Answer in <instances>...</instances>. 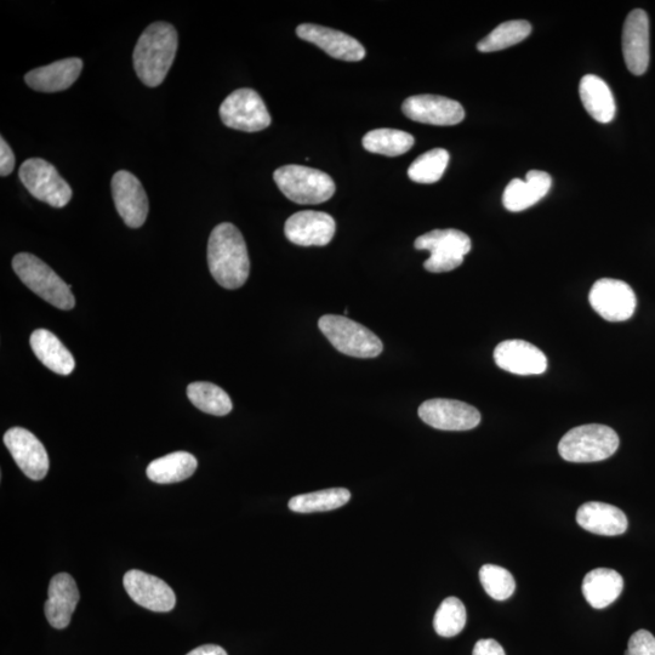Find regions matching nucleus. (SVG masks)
<instances>
[{"label":"nucleus","mask_w":655,"mask_h":655,"mask_svg":"<svg viewBox=\"0 0 655 655\" xmlns=\"http://www.w3.org/2000/svg\"><path fill=\"white\" fill-rule=\"evenodd\" d=\"M318 327L330 344L346 356L375 358L384 350L383 341L372 330L345 316H323Z\"/></svg>","instance_id":"nucleus-6"},{"label":"nucleus","mask_w":655,"mask_h":655,"mask_svg":"<svg viewBox=\"0 0 655 655\" xmlns=\"http://www.w3.org/2000/svg\"><path fill=\"white\" fill-rule=\"evenodd\" d=\"M480 580L484 591L494 600L505 601L514 595L516 583L508 569L484 565L480 571Z\"/></svg>","instance_id":"nucleus-34"},{"label":"nucleus","mask_w":655,"mask_h":655,"mask_svg":"<svg viewBox=\"0 0 655 655\" xmlns=\"http://www.w3.org/2000/svg\"><path fill=\"white\" fill-rule=\"evenodd\" d=\"M402 111L414 122L441 125H457L464 121L465 110L458 101L438 95L410 96L403 102Z\"/></svg>","instance_id":"nucleus-15"},{"label":"nucleus","mask_w":655,"mask_h":655,"mask_svg":"<svg viewBox=\"0 0 655 655\" xmlns=\"http://www.w3.org/2000/svg\"><path fill=\"white\" fill-rule=\"evenodd\" d=\"M419 417L425 424L443 431H467L481 423V414L470 404L436 398L419 407Z\"/></svg>","instance_id":"nucleus-11"},{"label":"nucleus","mask_w":655,"mask_h":655,"mask_svg":"<svg viewBox=\"0 0 655 655\" xmlns=\"http://www.w3.org/2000/svg\"><path fill=\"white\" fill-rule=\"evenodd\" d=\"M187 655H229V654H227L225 649L220 646L205 645L193 649V651H191Z\"/></svg>","instance_id":"nucleus-38"},{"label":"nucleus","mask_w":655,"mask_h":655,"mask_svg":"<svg viewBox=\"0 0 655 655\" xmlns=\"http://www.w3.org/2000/svg\"><path fill=\"white\" fill-rule=\"evenodd\" d=\"M123 584L131 600L148 611L167 613L176 605L173 589L155 575L133 569L125 573Z\"/></svg>","instance_id":"nucleus-14"},{"label":"nucleus","mask_w":655,"mask_h":655,"mask_svg":"<svg viewBox=\"0 0 655 655\" xmlns=\"http://www.w3.org/2000/svg\"><path fill=\"white\" fill-rule=\"evenodd\" d=\"M13 269L25 286L56 309L68 311L76 305L71 287L37 256L17 254L13 259Z\"/></svg>","instance_id":"nucleus-4"},{"label":"nucleus","mask_w":655,"mask_h":655,"mask_svg":"<svg viewBox=\"0 0 655 655\" xmlns=\"http://www.w3.org/2000/svg\"><path fill=\"white\" fill-rule=\"evenodd\" d=\"M83 70V61L78 58L60 60L48 66L28 72L25 82L33 90L42 93H58L71 88Z\"/></svg>","instance_id":"nucleus-21"},{"label":"nucleus","mask_w":655,"mask_h":655,"mask_svg":"<svg viewBox=\"0 0 655 655\" xmlns=\"http://www.w3.org/2000/svg\"><path fill=\"white\" fill-rule=\"evenodd\" d=\"M222 123L231 129L256 133L269 128L271 116L261 96L253 89H238L220 106Z\"/></svg>","instance_id":"nucleus-9"},{"label":"nucleus","mask_w":655,"mask_h":655,"mask_svg":"<svg viewBox=\"0 0 655 655\" xmlns=\"http://www.w3.org/2000/svg\"><path fill=\"white\" fill-rule=\"evenodd\" d=\"M187 397L193 406L202 412L225 417L233 408L232 401L227 392L212 383H192L187 387Z\"/></svg>","instance_id":"nucleus-30"},{"label":"nucleus","mask_w":655,"mask_h":655,"mask_svg":"<svg viewBox=\"0 0 655 655\" xmlns=\"http://www.w3.org/2000/svg\"><path fill=\"white\" fill-rule=\"evenodd\" d=\"M590 304L609 322H624L634 315L637 305L634 290L619 279L602 278L591 288Z\"/></svg>","instance_id":"nucleus-10"},{"label":"nucleus","mask_w":655,"mask_h":655,"mask_svg":"<svg viewBox=\"0 0 655 655\" xmlns=\"http://www.w3.org/2000/svg\"><path fill=\"white\" fill-rule=\"evenodd\" d=\"M363 147L370 153L387 157L402 156L415 144L413 135L396 129H375L363 138Z\"/></svg>","instance_id":"nucleus-29"},{"label":"nucleus","mask_w":655,"mask_h":655,"mask_svg":"<svg viewBox=\"0 0 655 655\" xmlns=\"http://www.w3.org/2000/svg\"><path fill=\"white\" fill-rule=\"evenodd\" d=\"M5 447L24 474L33 481H41L49 471V457L43 443L32 432L13 427L4 435Z\"/></svg>","instance_id":"nucleus-12"},{"label":"nucleus","mask_w":655,"mask_h":655,"mask_svg":"<svg viewBox=\"0 0 655 655\" xmlns=\"http://www.w3.org/2000/svg\"><path fill=\"white\" fill-rule=\"evenodd\" d=\"M178 32L167 22H155L141 34L134 50V68L142 83L155 88L164 82L178 51Z\"/></svg>","instance_id":"nucleus-2"},{"label":"nucleus","mask_w":655,"mask_h":655,"mask_svg":"<svg viewBox=\"0 0 655 655\" xmlns=\"http://www.w3.org/2000/svg\"><path fill=\"white\" fill-rule=\"evenodd\" d=\"M31 347L34 355L51 372L59 375H70L76 362L67 347L61 343L58 336L47 329H38L31 335Z\"/></svg>","instance_id":"nucleus-24"},{"label":"nucleus","mask_w":655,"mask_h":655,"mask_svg":"<svg viewBox=\"0 0 655 655\" xmlns=\"http://www.w3.org/2000/svg\"><path fill=\"white\" fill-rule=\"evenodd\" d=\"M625 655H630L628 651L625 652Z\"/></svg>","instance_id":"nucleus-39"},{"label":"nucleus","mask_w":655,"mask_h":655,"mask_svg":"<svg viewBox=\"0 0 655 655\" xmlns=\"http://www.w3.org/2000/svg\"><path fill=\"white\" fill-rule=\"evenodd\" d=\"M335 231L333 216L313 210L290 216L284 226V233L289 241L300 247L327 246L332 242Z\"/></svg>","instance_id":"nucleus-16"},{"label":"nucleus","mask_w":655,"mask_h":655,"mask_svg":"<svg viewBox=\"0 0 655 655\" xmlns=\"http://www.w3.org/2000/svg\"><path fill=\"white\" fill-rule=\"evenodd\" d=\"M273 179L290 201L298 204H321L334 196L335 182L322 170L304 165H286L276 170Z\"/></svg>","instance_id":"nucleus-5"},{"label":"nucleus","mask_w":655,"mask_h":655,"mask_svg":"<svg viewBox=\"0 0 655 655\" xmlns=\"http://www.w3.org/2000/svg\"><path fill=\"white\" fill-rule=\"evenodd\" d=\"M19 178L34 198L53 208H64L73 192L53 164L42 158H30L22 163Z\"/></svg>","instance_id":"nucleus-8"},{"label":"nucleus","mask_w":655,"mask_h":655,"mask_svg":"<svg viewBox=\"0 0 655 655\" xmlns=\"http://www.w3.org/2000/svg\"><path fill=\"white\" fill-rule=\"evenodd\" d=\"M466 608L457 597H448L441 603L435 614L434 626L438 635L454 637L464 630Z\"/></svg>","instance_id":"nucleus-33"},{"label":"nucleus","mask_w":655,"mask_h":655,"mask_svg":"<svg viewBox=\"0 0 655 655\" xmlns=\"http://www.w3.org/2000/svg\"><path fill=\"white\" fill-rule=\"evenodd\" d=\"M551 186L552 179L548 173L531 170L526 176V181L511 180L504 192V207L509 212H523L548 195Z\"/></svg>","instance_id":"nucleus-23"},{"label":"nucleus","mask_w":655,"mask_h":655,"mask_svg":"<svg viewBox=\"0 0 655 655\" xmlns=\"http://www.w3.org/2000/svg\"><path fill=\"white\" fill-rule=\"evenodd\" d=\"M628 652L630 655H655V637L647 630L636 631L630 637Z\"/></svg>","instance_id":"nucleus-35"},{"label":"nucleus","mask_w":655,"mask_h":655,"mask_svg":"<svg viewBox=\"0 0 655 655\" xmlns=\"http://www.w3.org/2000/svg\"><path fill=\"white\" fill-rule=\"evenodd\" d=\"M198 461L187 452H175L153 460L147 467V477L159 484H172L187 480L195 474Z\"/></svg>","instance_id":"nucleus-27"},{"label":"nucleus","mask_w":655,"mask_h":655,"mask_svg":"<svg viewBox=\"0 0 655 655\" xmlns=\"http://www.w3.org/2000/svg\"><path fill=\"white\" fill-rule=\"evenodd\" d=\"M498 367L517 375H539L548 368V358L537 346L523 340H506L494 351Z\"/></svg>","instance_id":"nucleus-19"},{"label":"nucleus","mask_w":655,"mask_h":655,"mask_svg":"<svg viewBox=\"0 0 655 655\" xmlns=\"http://www.w3.org/2000/svg\"><path fill=\"white\" fill-rule=\"evenodd\" d=\"M532 32V25L528 21L515 20L504 22L500 24L494 31L483 38L477 44L478 51L481 53H493L514 47V45L521 43Z\"/></svg>","instance_id":"nucleus-31"},{"label":"nucleus","mask_w":655,"mask_h":655,"mask_svg":"<svg viewBox=\"0 0 655 655\" xmlns=\"http://www.w3.org/2000/svg\"><path fill=\"white\" fill-rule=\"evenodd\" d=\"M415 249L427 250L431 256L425 261V270L443 273L458 269L470 253L471 239L459 230H434L417 238Z\"/></svg>","instance_id":"nucleus-7"},{"label":"nucleus","mask_w":655,"mask_h":655,"mask_svg":"<svg viewBox=\"0 0 655 655\" xmlns=\"http://www.w3.org/2000/svg\"><path fill=\"white\" fill-rule=\"evenodd\" d=\"M472 655H506L500 643L493 639L480 640L476 643Z\"/></svg>","instance_id":"nucleus-37"},{"label":"nucleus","mask_w":655,"mask_h":655,"mask_svg":"<svg viewBox=\"0 0 655 655\" xmlns=\"http://www.w3.org/2000/svg\"><path fill=\"white\" fill-rule=\"evenodd\" d=\"M619 437L611 427L589 424L574 427L562 437L558 452L569 463H596L618 451Z\"/></svg>","instance_id":"nucleus-3"},{"label":"nucleus","mask_w":655,"mask_h":655,"mask_svg":"<svg viewBox=\"0 0 655 655\" xmlns=\"http://www.w3.org/2000/svg\"><path fill=\"white\" fill-rule=\"evenodd\" d=\"M580 99L585 110L598 123L612 122L615 116V100L607 83L594 74L583 77L579 85Z\"/></svg>","instance_id":"nucleus-26"},{"label":"nucleus","mask_w":655,"mask_h":655,"mask_svg":"<svg viewBox=\"0 0 655 655\" xmlns=\"http://www.w3.org/2000/svg\"><path fill=\"white\" fill-rule=\"evenodd\" d=\"M624 580L613 569L597 568L586 574L583 595L591 607L603 609L611 606L622 595Z\"/></svg>","instance_id":"nucleus-25"},{"label":"nucleus","mask_w":655,"mask_h":655,"mask_svg":"<svg viewBox=\"0 0 655 655\" xmlns=\"http://www.w3.org/2000/svg\"><path fill=\"white\" fill-rule=\"evenodd\" d=\"M79 590L70 574H56L51 579L48 601L45 602V617L53 628L66 629L79 602Z\"/></svg>","instance_id":"nucleus-20"},{"label":"nucleus","mask_w":655,"mask_h":655,"mask_svg":"<svg viewBox=\"0 0 655 655\" xmlns=\"http://www.w3.org/2000/svg\"><path fill=\"white\" fill-rule=\"evenodd\" d=\"M208 265L216 282L225 289H238L247 282L250 260L241 231L230 222L215 227L208 242Z\"/></svg>","instance_id":"nucleus-1"},{"label":"nucleus","mask_w":655,"mask_h":655,"mask_svg":"<svg viewBox=\"0 0 655 655\" xmlns=\"http://www.w3.org/2000/svg\"><path fill=\"white\" fill-rule=\"evenodd\" d=\"M303 41L315 44L334 59L357 62L366 58V49L355 38L344 32L320 25L303 24L296 28Z\"/></svg>","instance_id":"nucleus-18"},{"label":"nucleus","mask_w":655,"mask_h":655,"mask_svg":"<svg viewBox=\"0 0 655 655\" xmlns=\"http://www.w3.org/2000/svg\"><path fill=\"white\" fill-rule=\"evenodd\" d=\"M15 168V156L8 142L0 139V175L8 176Z\"/></svg>","instance_id":"nucleus-36"},{"label":"nucleus","mask_w":655,"mask_h":655,"mask_svg":"<svg viewBox=\"0 0 655 655\" xmlns=\"http://www.w3.org/2000/svg\"><path fill=\"white\" fill-rule=\"evenodd\" d=\"M112 196L119 216L131 229H139L148 215V198L144 186L134 174L119 170L112 178Z\"/></svg>","instance_id":"nucleus-13"},{"label":"nucleus","mask_w":655,"mask_h":655,"mask_svg":"<svg viewBox=\"0 0 655 655\" xmlns=\"http://www.w3.org/2000/svg\"><path fill=\"white\" fill-rule=\"evenodd\" d=\"M622 42L626 67L635 76H642L648 70L651 60L649 19L645 10L636 9L626 17Z\"/></svg>","instance_id":"nucleus-17"},{"label":"nucleus","mask_w":655,"mask_h":655,"mask_svg":"<svg viewBox=\"0 0 655 655\" xmlns=\"http://www.w3.org/2000/svg\"><path fill=\"white\" fill-rule=\"evenodd\" d=\"M577 522L585 531L606 537L624 534L629 524L628 518L617 506L597 501L580 506Z\"/></svg>","instance_id":"nucleus-22"},{"label":"nucleus","mask_w":655,"mask_h":655,"mask_svg":"<svg viewBox=\"0 0 655 655\" xmlns=\"http://www.w3.org/2000/svg\"><path fill=\"white\" fill-rule=\"evenodd\" d=\"M351 493L346 488H330L324 491L296 495L290 499L289 509L298 514L332 511L349 503Z\"/></svg>","instance_id":"nucleus-28"},{"label":"nucleus","mask_w":655,"mask_h":655,"mask_svg":"<svg viewBox=\"0 0 655 655\" xmlns=\"http://www.w3.org/2000/svg\"><path fill=\"white\" fill-rule=\"evenodd\" d=\"M449 163V153L443 148L427 151L410 165L409 179L418 184H435L440 181Z\"/></svg>","instance_id":"nucleus-32"}]
</instances>
